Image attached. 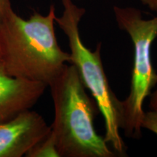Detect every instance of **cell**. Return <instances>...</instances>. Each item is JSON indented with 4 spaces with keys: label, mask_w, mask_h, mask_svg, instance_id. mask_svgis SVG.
Returning a JSON list of instances; mask_svg holds the SVG:
<instances>
[{
    "label": "cell",
    "mask_w": 157,
    "mask_h": 157,
    "mask_svg": "<svg viewBox=\"0 0 157 157\" xmlns=\"http://www.w3.org/2000/svg\"><path fill=\"white\" fill-rule=\"evenodd\" d=\"M26 157H60L52 132L48 133L25 155Z\"/></svg>",
    "instance_id": "cell-7"
},
{
    "label": "cell",
    "mask_w": 157,
    "mask_h": 157,
    "mask_svg": "<svg viewBox=\"0 0 157 157\" xmlns=\"http://www.w3.org/2000/svg\"><path fill=\"white\" fill-rule=\"evenodd\" d=\"M141 127L157 135V109H151L144 112L141 120Z\"/></svg>",
    "instance_id": "cell-8"
},
{
    "label": "cell",
    "mask_w": 157,
    "mask_h": 157,
    "mask_svg": "<svg viewBox=\"0 0 157 157\" xmlns=\"http://www.w3.org/2000/svg\"><path fill=\"white\" fill-rule=\"evenodd\" d=\"M143 5L148 7L151 10L157 13V0H139Z\"/></svg>",
    "instance_id": "cell-10"
},
{
    "label": "cell",
    "mask_w": 157,
    "mask_h": 157,
    "mask_svg": "<svg viewBox=\"0 0 157 157\" xmlns=\"http://www.w3.org/2000/svg\"><path fill=\"white\" fill-rule=\"evenodd\" d=\"M113 11L118 27L129 35L134 48L129 93L120 103L121 129L128 138L140 139L143 103L157 84L151 54L157 37V15L145 19L142 12L133 7L113 6Z\"/></svg>",
    "instance_id": "cell-4"
},
{
    "label": "cell",
    "mask_w": 157,
    "mask_h": 157,
    "mask_svg": "<svg viewBox=\"0 0 157 157\" xmlns=\"http://www.w3.org/2000/svg\"><path fill=\"white\" fill-rule=\"evenodd\" d=\"M56 7L47 15L34 12L23 19L11 10L0 23V60L13 77L49 86L71 56L59 45L55 30Z\"/></svg>",
    "instance_id": "cell-1"
},
{
    "label": "cell",
    "mask_w": 157,
    "mask_h": 157,
    "mask_svg": "<svg viewBox=\"0 0 157 157\" xmlns=\"http://www.w3.org/2000/svg\"><path fill=\"white\" fill-rule=\"evenodd\" d=\"M47 87L42 82L9 76L0 60V123L31 109L42 98Z\"/></svg>",
    "instance_id": "cell-6"
},
{
    "label": "cell",
    "mask_w": 157,
    "mask_h": 157,
    "mask_svg": "<svg viewBox=\"0 0 157 157\" xmlns=\"http://www.w3.org/2000/svg\"><path fill=\"white\" fill-rule=\"evenodd\" d=\"M150 109H157V88L150 95Z\"/></svg>",
    "instance_id": "cell-11"
},
{
    "label": "cell",
    "mask_w": 157,
    "mask_h": 157,
    "mask_svg": "<svg viewBox=\"0 0 157 157\" xmlns=\"http://www.w3.org/2000/svg\"><path fill=\"white\" fill-rule=\"evenodd\" d=\"M63 11L56 23L67 37L71 61L77 70L86 89L89 90L103 115L105 123L104 140L118 156L126 154L127 146L120 134L121 101L110 87L101 58L102 44L98 43L91 50L82 42L79 23L85 15L84 7H78L73 0H61Z\"/></svg>",
    "instance_id": "cell-3"
},
{
    "label": "cell",
    "mask_w": 157,
    "mask_h": 157,
    "mask_svg": "<svg viewBox=\"0 0 157 157\" xmlns=\"http://www.w3.org/2000/svg\"><path fill=\"white\" fill-rule=\"evenodd\" d=\"M11 10L13 8L10 0H0V23Z\"/></svg>",
    "instance_id": "cell-9"
},
{
    "label": "cell",
    "mask_w": 157,
    "mask_h": 157,
    "mask_svg": "<svg viewBox=\"0 0 157 157\" xmlns=\"http://www.w3.org/2000/svg\"><path fill=\"white\" fill-rule=\"evenodd\" d=\"M51 130L42 115L31 109L0 123V157H21Z\"/></svg>",
    "instance_id": "cell-5"
},
{
    "label": "cell",
    "mask_w": 157,
    "mask_h": 157,
    "mask_svg": "<svg viewBox=\"0 0 157 157\" xmlns=\"http://www.w3.org/2000/svg\"><path fill=\"white\" fill-rule=\"evenodd\" d=\"M48 87L55 110L51 132L60 157L117 156L96 131L94 121L99 109L75 66L65 65Z\"/></svg>",
    "instance_id": "cell-2"
}]
</instances>
